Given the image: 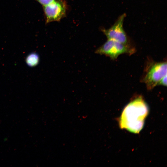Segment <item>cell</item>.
<instances>
[{
  "mask_svg": "<svg viewBox=\"0 0 167 167\" xmlns=\"http://www.w3.org/2000/svg\"><path fill=\"white\" fill-rule=\"evenodd\" d=\"M167 86V75L163 77L158 82L157 85Z\"/></svg>",
  "mask_w": 167,
  "mask_h": 167,
  "instance_id": "obj_8",
  "label": "cell"
},
{
  "mask_svg": "<svg viewBox=\"0 0 167 167\" xmlns=\"http://www.w3.org/2000/svg\"><path fill=\"white\" fill-rule=\"evenodd\" d=\"M147 69L143 81L148 90L157 85L160 80L167 75V62H152Z\"/></svg>",
  "mask_w": 167,
  "mask_h": 167,
  "instance_id": "obj_2",
  "label": "cell"
},
{
  "mask_svg": "<svg viewBox=\"0 0 167 167\" xmlns=\"http://www.w3.org/2000/svg\"><path fill=\"white\" fill-rule=\"evenodd\" d=\"M43 6L46 24L60 21L65 16L68 9L67 4L63 0H55Z\"/></svg>",
  "mask_w": 167,
  "mask_h": 167,
  "instance_id": "obj_4",
  "label": "cell"
},
{
  "mask_svg": "<svg viewBox=\"0 0 167 167\" xmlns=\"http://www.w3.org/2000/svg\"><path fill=\"white\" fill-rule=\"evenodd\" d=\"M148 112V106L142 97H137L123 109L120 119V127L131 132L139 133L143 127Z\"/></svg>",
  "mask_w": 167,
  "mask_h": 167,
  "instance_id": "obj_1",
  "label": "cell"
},
{
  "mask_svg": "<svg viewBox=\"0 0 167 167\" xmlns=\"http://www.w3.org/2000/svg\"><path fill=\"white\" fill-rule=\"evenodd\" d=\"M125 14L122 15L110 28L103 29L102 31L108 39L116 41L124 45H128V40L123 28Z\"/></svg>",
  "mask_w": 167,
  "mask_h": 167,
  "instance_id": "obj_5",
  "label": "cell"
},
{
  "mask_svg": "<svg viewBox=\"0 0 167 167\" xmlns=\"http://www.w3.org/2000/svg\"><path fill=\"white\" fill-rule=\"evenodd\" d=\"M134 48L112 40L108 39L98 48L96 53L107 56L113 60L116 59L120 55L125 54H131L135 52Z\"/></svg>",
  "mask_w": 167,
  "mask_h": 167,
  "instance_id": "obj_3",
  "label": "cell"
},
{
  "mask_svg": "<svg viewBox=\"0 0 167 167\" xmlns=\"http://www.w3.org/2000/svg\"><path fill=\"white\" fill-rule=\"evenodd\" d=\"M43 6H46L51 3L55 0H35Z\"/></svg>",
  "mask_w": 167,
  "mask_h": 167,
  "instance_id": "obj_7",
  "label": "cell"
},
{
  "mask_svg": "<svg viewBox=\"0 0 167 167\" xmlns=\"http://www.w3.org/2000/svg\"><path fill=\"white\" fill-rule=\"evenodd\" d=\"M25 62L27 65L30 67H34L37 66L40 61L38 54L33 52L29 54L26 57Z\"/></svg>",
  "mask_w": 167,
  "mask_h": 167,
  "instance_id": "obj_6",
  "label": "cell"
}]
</instances>
